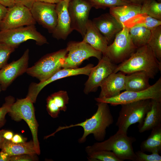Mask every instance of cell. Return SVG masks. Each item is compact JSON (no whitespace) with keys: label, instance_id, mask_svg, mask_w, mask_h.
Instances as JSON below:
<instances>
[{"label":"cell","instance_id":"3957f363","mask_svg":"<svg viewBox=\"0 0 161 161\" xmlns=\"http://www.w3.org/2000/svg\"><path fill=\"white\" fill-rule=\"evenodd\" d=\"M136 139L128 136L127 132L118 130L108 139L95 143L85 148L87 154L98 151L105 150L113 152L121 160L137 161V157L132 146Z\"/></svg>","mask_w":161,"mask_h":161},{"label":"cell","instance_id":"f35d334b","mask_svg":"<svg viewBox=\"0 0 161 161\" xmlns=\"http://www.w3.org/2000/svg\"><path fill=\"white\" fill-rule=\"evenodd\" d=\"M0 4L9 8L15 5L16 2L15 0H0Z\"/></svg>","mask_w":161,"mask_h":161},{"label":"cell","instance_id":"ab89813d","mask_svg":"<svg viewBox=\"0 0 161 161\" xmlns=\"http://www.w3.org/2000/svg\"><path fill=\"white\" fill-rule=\"evenodd\" d=\"M7 10V8L0 4V24L5 17Z\"/></svg>","mask_w":161,"mask_h":161},{"label":"cell","instance_id":"b9f144b4","mask_svg":"<svg viewBox=\"0 0 161 161\" xmlns=\"http://www.w3.org/2000/svg\"><path fill=\"white\" fill-rule=\"evenodd\" d=\"M10 157L7 153L1 151L0 152V161H10Z\"/></svg>","mask_w":161,"mask_h":161},{"label":"cell","instance_id":"44dd1931","mask_svg":"<svg viewBox=\"0 0 161 161\" xmlns=\"http://www.w3.org/2000/svg\"><path fill=\"white\" fill-rule=\"evenodd\" d=\"M69 97L66 91L60 90L52 93L47 99V110L52 118L58 116L60 112H65L69 103Z\"/></svg>","mask_w":161,"mask_h":161},{"label":"cell","instance_id":"603a6c76","mask_svg":"<svg viewBox=\"0 0 161 161\" xmlns=\"http://www.w3.org/2000/svg\"><path fill=\"white\" fill-rule=\"evenodd\" d=\"M150 78L144 71L134 72L126 75V91H142L149 88Z\"/></svg>","mask_w":161,"mask_h":161},{"label":"cell","instance_id":"484cf974","mask_svg":"<svg viewBox=\"0 0 161 161\" xmlns=\"http://www.w3.org/2000/svg\"><path fill=\"white\" fill-rule=\"evenodd\" d=\"M141 151L151 153L161 152V126L151 130L148 138L143 141L140 145Z\"/></svg>","mask_w":161,"mask_h":161},{"label":"cell","instance_id":"1f68e13d","mask_svg":"<svg viewBox=\"0 0 161 161\" xmlns=\"http://www.w3.org/2000/svg\"><path fill=\"white\" fill-rule=\"evenodd\" d=\"M92 7L96 9H105L130 4L125 0H86Z\"/></svg>","mask_w":161,"mask_h":161},{"label":"cell","instance_id":"d4e9b609","mask_svg":"<svg viewBox=\"0 0 161 161\" xmlns=\"http://www.w3.org/2000/svg\"><path fill=\"white\" fill-rule=\"evenodd\" d=\"M142 5L129 4L109 8V13L123 26V24L140 13Z\"/></svg>","mask_w":161,"mask_h":161},{"label":"cell","instance_id":"83f0119b","mask_svg":"<svg viewBox=\"0 0 161 161\" xmlns=\"http://www.w3.org/2000/svg\"><path fill=\"white\" fill-rule=\"evenodd\" d=\"M129 31L132 41L137 48L148 44L151 29L143 27H134L129 28Z\"/></svg>","mask_w":161,"mask_h":161},{"label":"cell","instance_id":"e0dca14e","mask_svg":"<svg viewBox=\"0 0 161 161\" xmlns=\"http://www.w3.org/2000/svg\"><path fill=\"white\" fill-rule=\"evenodd\" d=\"M69 3L61 0L56 4L57 23L52 34L54 38L58 40H65L72 31L68 10Z\"/></svg>","mask_w":161,"mask_h":161},{"label":"cell","instance_id":"5b68a950","mask_svg":"<svg viewBox=\"0 0 161 161\" xmlns=\"http://www.w3.org/2000/svg\"><path fill=\"white\" fill-rule=\"evenodd\" d=\"M67 52L66 48L47 54L28 67L26 72L40 81H44L62 68Z\"/></svg>","mask_w":161,"mask_h":161},{"label":"cell","instance_id":"d590c367","mask_svg":"<svg viewBox=\"0 0 161 161\" xmlns=\"http://www.w3.org/2000/svg\"><path fill=\"white\" fill-rule=\"evenodd\" d=\"M37 154H23L10 156V161H34L37 160Z\"/></svg>","mask_w":161,"mask_h":161},{"label":"cell","instance_id":"ee69618b","mask_svg":"<svg viewBox=\"0 0 161 161\" xmlns=\"http://www.w3.org/2000/svg\"><path fill=\"white\" fill-rule=\"evenodd\" d=\"M60 1L61 0H36V1L53 4H56Z\"/></svg>","mask_w":161,"mask_h":161},{"label":"cell","instance_id":"7a4b0ae2","mask_svg":"<svg viewBox=\"0 0 161 161\" xmlns=\"http://www.w3.org/2000/svg\"><path fill=\"white\" fill-rule=\"evenodd\" d=\"M161 71V62L157 58L148 44L138 47L127 59L117 65L114 72L119 71L128 74L137 71H144L150 79H154Z\"/></svg>","mask_w":161,"mask_h":161},{"label":"cell","instance_id":"7dc6e473","mask_svg":"<svg viewBox=\"0 0 161 161\" xmlns=\"http://www.w3.org/2000/svg\"><path fill=\"white\" fill-rule=\"evenodd\" d=\"M161 0H158V2H161Z\"/></svg>","mask_w":161,"mask_h":161},{"label":"cell","instance_id":"2e32d148","mask_svg":"<svg viewBox=\"0 0 161 161\" xmlns=\"http://www.w3.org/2000/svg\"><path fill=\"white\" fill-rule=\"evenodd\" d=\"M29 50L27 49L18 59L6 64L0 69V86L6 90L18 76L26 72L28 69Z\"/></svg>","mask_w":161,"mask_h":161},{"label":"cell","instance_id":"ffe728a7","mask_svg":"<svg viewBox=\"0 0 161 161\" xmlns=\"http://www.w3.org/2000/svg\"><path fill=\"white\" fill-rule=\"evenodd\" d=\"M83 41L88 44L103 55L106 51L109 44L106 37L100 32L92 21L89 19Z\"/></svg>","mask_w":161,"mask_h":161},{"label":"cell","instance_id":"5bb4252c","mask_svg":"<svg viewBox=\"0 0 161 161\" xmlns=\"http://www.w3.org/2000/svg\"><path fill=\"white\" fill-rule=\"evenodd\" d=\"M36 23L29 8L16 5L8 8L6 14L0 24V31L35 25Z\"/></svg>","mask_w":161,"mask_h":161},{"label":"cell","instance_id":"9c48e42d","mask_svg":"<svg viewBox=\"0 0 161 161\" xmlns=\"http://www.w3.org/2000/svg\"><path fill=\"white\" fill-rule=\"evenodd\" d=\"M35 25L0 31V42L16 48L21 43L29 40L35 41L39 45L47 44L46 38L37 30Z\"/></svg>","mask_w":161,"mask_h":161},{"label":"cell","instance_id":"c3c4849f","mask_svg":"<svg viewBox=\"0 0 161 161\" xmlns=\"http://www.w3.org/2000/svg\"><path fill=\"white\" fill-rule=\"evenodd\" d=\"M1 86H0V92L1 91Z\"/></svg>","mask_w":161,"mask_h":161},{"label":"cell","instance_id":"4fadbf2b","mask_svg":"<svg viewBox=\"0 0 161 161\" xmlns=\"http://www.w3.org/2000/svg\"><path fill=\"white\" fill-rule=\"evenodd\" d=\"M92 7L86 0H71L69 3L68 10L72 30L79 33L83 38L86 33V25Z\"/></svg>","mask_w":161,"mask_h":161},{"label":"cell","instance_id":"f546056e","mask_svg":"<svg viewBox=\"0 0 161 161\" xmlns=\"http://www.w3.org/2000/svg\"><path fill=\"white\" fill-rule=\"evenodd\" d=\"M140 13L161 21V3L155 0H145L141 6Z\"/></svg>","mask_w":161,"mask_h":161},{"label":"cell","instance_id":"4dcf8cb0","mask_svg":"<svg viewBox=\"0 0 161 161\" xmlns=\"http://www.w3.org/2000/svg\"><path fill=\"white\" fill-rule=\"evenodd\" d=\"M88 159L89 161H121L112 151L102 150L88 154Z\"/></svg>","mask_w":161,"mask_h":161},{"label":"cell","instance_id":"8d00e7d4","mask_svg":"<svg viewBox=\"0 0 161 161\" xmlns=\"http://www.w3.org/2000/svg\"><path fill=\"white\" fill-rule=\"evenodd\" d=\"M16 5H22L26 7L30 10L31 9L36 0H15Z\"/></svg>","mask_w":161,"mask_h":161},{"label":"cell","instance_id":"277c9868","mask_svg":"<svg viewBox=\"0 0 161 161\" xmlns=\"http://www.w3.org/2000/svg\"><path fill=\"white\" fill-rule=\"evenodd\" d=\"M8 113L14 120H23L27 123L32 133L37 154L39 155L40 149L38 136V124L35 118L33 103L27 97L17 99L11 106Z\"/></svg>","mask_w":161,"mask_h":161},{"label":"cell","instance_id":"f6af8a7d","mask_svg":"<svg viewBox=\"0 0 161 161\" xmlns=\"http://www.w3.org/2000/svg\"><path fill=\"white\" fill-rule=\"evenodd\" d=\"M4 131V129L0 130V149L5 140L3 136V133Z\"/></svg>","mask_w":161,"mask_h":161},{"label":"cell","instance_id":"9a60e30c","mask_svg":"<svg viewBox=\"0 0 161 161\" xmlns=\"http://www.w3.org/2000/svg\"><path fill=\"white\" fill-rule=\"evenodd\" d=\"M56 4L36 1L30 11L35 22L52 33L57 23Z\"/></svg>","mask_w":161,"mask_h":161},{"label":"cell","instance_id":"7402d4cb","mask_svg":"<svg viewBox=\"0 0 161 161\" xmlns=\"http://www.w3.org/2000/svg\"><path fill=\"white\" fill-rule=\"evenodd\" d=\"M160 126H161V101L151 99V108L142 123L138 125V131L143 133Z\"/></svg>","mask_w":161,"mask_h":161},{"label":"cell","instance_id":"e575fe53","mask_svg":"<svg viewBox=\"0 0 161 161\" xmlns=\"http://www.w3.org/2000/svg\"><path fill=\"white\" fill-rule=\"evenodd\" d=\"M137 161H161V156L157 153L147 154L141 151H138L135 152Z\"/></svg>","mask_w":161,"mask_h":161},{"label":"cell","instance_id":"836d02e7","mask_svg":"<svg viewBox=\"0 0 161 161\" xmlns=\"http://www.w3.org/2000/svg\"><path fill=\"white\" fill-rule=\"evenodd\" d=\"M5 103L0 107V128L5 124V116L9 112L11 106L15 102V100L13 96H9L5 98Z\"/></svg>","mask_w":161,"mask_h":161},{"label":"cell","instance_id":"74e56055","mask_svg":"<svg viewBox=\"0 0 161 161\" xmlns=\"http://www.w3.org/2000/svg\"><path fill=\"white\" fill-rule=\"evenodd\" d=\"M27 139L23 137L21 135L16 134L14 135L11 141L14 143H21L25 142Z\"/></svg>","mask_w":161,"mask_h":161},{"label":"cell","instance_id":"d6986e66","mask_svg":"<svg viewBox=\"0 0 161 161\" xmlns=\"http://www.w3.org/2000/svg\"><path fill=\"white\" fill-rule=\"evenodd\" d=\"M126 74L119 71L110 75L100 86L99 98H110L119 95L125 89Z\"/></svg>","mask_w":161,"mask_h":161},{"label":"cell","instance_id":"30bf717a","mask_svg":"<svg viewBox=\"0 0 161 161\" xmlns=\"http://www.w3.org/2000/svg\"><path fill=\"white\" fill-rule=\"evenodd\" d=\"M66 48L68 52L62 68H77L83 61L90 57H95L99 61L103 56L101 52L83 41L69 42Z\"/></svg>","mask_w":161,"mask_h":161},{"label":"cell","instance_id":"bcb514c9","mask_svg":"<svg viewBox=\"0 0 161 161\" xmlns=\"http://www.w3.org/2000/svg\"><path fill=\"white\" fill-rule=\"evenodd\" d=\"M62 1H65L68 2H69L71 0H61Z\"/></svg>","mask_w":161,"mask_h":161},{"label":"cell","instance_id":"f1b7e54d","mask_svg":"<svg viewBox=\"0 0 161 161\" xmlns=\"http://www.w3.org/2000/svg\"><path fill=\"white\" fill-rule=\"evenodd\" d=\"M148 44L157 60L161 62V25L151 29V35Z\"/></svg>","mask_w":161,"mask_h":161},{"label":"cell","instance_id":"ac0fdd59","mask_svg":"<svg viewBox=\"0 0 161 161\" xmlns=\"http://www.w3.org/2000/svg\"><path fill=\"white\" fill-rule=\"evenodd\" d=\"M92 21L106 38L109 44L113 41L116 35L124 26L109 13L103 14L94 18Z\"/></svg>","mask_w":161,"mask_h":161},{"label":"cell","instance_id":"d6a6232c","mask_svg":"<svg viewBox=\"0 0 161 161\" xmlns=\"http://www.w3.org/2000/svg\"><path fill=\"white\" fill-rule=\"evenodd\" d=\"M16 48L0 42V69L7 64L10 54Z\"/></svg>","mask_w":161,"mask_h":161},{"label":"cell","instance_id":"ba28073f","mask_svg":"<svg viewBox=\"0 0 161 161\" xmlns=\"http://www.w3.org/2000/svg\"><path fill=\"white\" fill-rule=\"evenodd\" d=\"M137 47L133 43L129 28L124 26L116 35L112 42L108 45L104 55L115 64H120L128 58Z\"/></svg>","mask_w":161,"mask_h":161},{"label":"cell","instance_id":"6da1fadb","mask_svg":"<svg viewBox=\"0 0 161 161\" xmlns=\"http://www.w3.org/2000/svg\"><path fill=\"white\" fill-rule=\"evenodd\" d=\"M108 104L105 103L97 102V110L91 117L77 124L59 126L54 132L45 136L44 138L53 136L61 130L79 126L83 128L84 131L83 135L78 140L79 143L84 142L86 137L91 134H93L96 140L103 141L106 136V129L114 122L113 118Z\"/></svg>","mask_w":161,"mask_h":161},{"label":"cell","instance_id":"cb8c5ba5","mask_svg":"<svg viewBox=\"0 0 161 161\" xmlns=\"http://www.w3.org/2000/svg\"><path fill=\"white\" fill-rule=\"evenodd\" d=\"M0 149L10 156L23 154H37L32 140L14 143L5 139Z\"/></svg>","mask_w":161,"mask_h":161},{"label":"cell","instance_id":"8992f818","mask_svg":"<svg viewBox=\"0 0 161 161\" xmlns=\"http://www.w3.org/2000/svg\"><path fill=\"white\" fill-rule=\"evenodd\" d=\"M151 99L141 100L120 105L121 108L116 123L119 130L127 132L130 126L141 124L151 108Z\"/></svg>","mask_w":161,"mask_h":161},{"label":"cell","instance_id":"60d3db41","mask_svg":"<svg viewBox=\"0 0 161 161\" xmlns=\"http://www.w3.org/2000/svg\"><path fill=\"white\" fill-rule=\"evenodd\" d=\"M14 134L11 131L4 130L3 136L4 138L6 140H11Z\"/></svg>","mask_w":161,"mask_h":161},{"label":"cell","instance_id":"8fae6325","mask_svg":"<svg viewBox=\"0 0 161 161\" xmlns=\"http://www.w3.org/2000/svg\"><path fill=\"white\" fill-rule=\"evenodd\" d=\"M117 66L106 56L103 55L101 59L96 66L93 67L88 75L84 85V93L88 94L96 92L104 81L114 72Z\"/></svg>","mask_w":161,"mask_h":161},{"label":"cell","instance_id":"4316f807","mask_svg":"<svg viewBox=\"0 0 161 161\" xmlns=\"http://www.w3.org/2000/svg\"><path fill=\"white\" fill-rule=\"evenodd\" d=\"M161 25V21L148 15L145 13H139L123 24V26L129 28L134 27H143L151 29Z\"/></svg>","mask_w":161,"mask_h":161},{"label":"cell","instance_id":"7bdbcfd3","mask_svg":"<svg viewBox=\"0 0 161 161\" xmlns=\"http://www.w3.org/2000/svg\"><path fill=\"white\" fill-rule=\"evenodd\" d=\"M130 4L142 5L145 0H125Z\"/></svg>","mask_w":161,"mask_h":161},{"label":"cell","instance_id":"7c38bea8","mask_svg":"<svg viewBox=\"0 0 161 161\" xmlns=\"http://www.w3.org/2000/svg\"><path fill=\"white\" fill-rule=\"evenodd\" d=\"M93 67V64H89L81 68H61L44 81L38 83H32L29 86L27 97L35 103L39 93L48 84L58 79L71 76L80 75L88 76Z\"/></svg>","mask_w":161,"mask_h":161},{"label":"cell","instance_id":"52a82bcc","mask_svg":"<svg viewBox=\"0 0 161 161\" xmlns=\"http://www.w3.org/2000/svg\"><path fill=\"white\" fill-rule=\"evenodd\" d=\"M146 99L161 101V77L153 85L145 90L140 91H125L110 98H95L97 102H103L112 106L131 103Z\"/></svg>","mask_w":161,"mask_h":161}]
</instances>
